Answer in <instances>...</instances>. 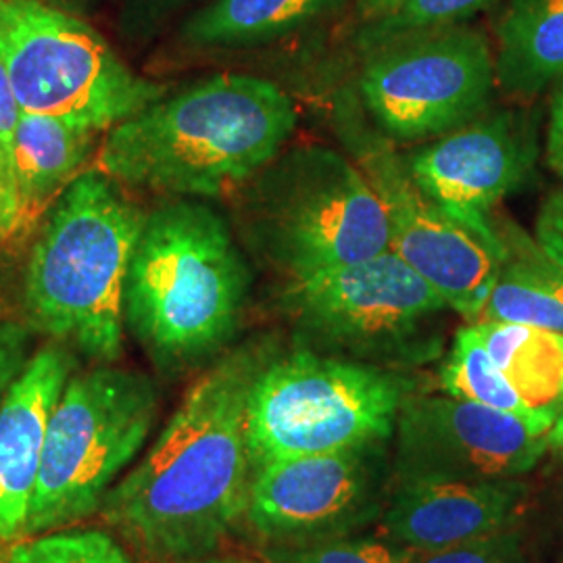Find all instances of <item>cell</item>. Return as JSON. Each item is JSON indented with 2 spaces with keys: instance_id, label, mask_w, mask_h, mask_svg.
Segmentation results:
<instances>
[{
  "instance_id": "obj_1",
  "label": "cell",
  "mask_w": 563,
  "mask_h": 563,
  "mask_svg": "<svg viewBox=\"0 0 563 563\" xmlns=\"http://www.w3.org/2000/svg\"><path fill=\"white\" fill-rule=\"evenodd\" d=\"M272 355L260 342L222 353L188 388L142 462L107 493L102 520L146 562L213 555L244 520L255 476L246 407Z\"/></svg>"
},
{
  "instance_id": "obj_2",
  "label": "cell",
  "mask_w": 563,
  "mask_h": 563,
  "mask_svg": "<svg viewBox=\"0 0 563 563\" xmlns=\"http://www.w3.org/2000/svg\"><path fill=\"white\" fill-rule=\"evenodd\" d=\"M295 128L297 107L280 86L220 74L113 125L97 172L180 199H218L274 162Z\"/></svg>"
},
{
  "instance_id": "obj_3",
  "label": "cell",
  "mask_w": 563,
  "mask_h": 563,
  "mask_svg": "<svg viewBox=\"0 0 563 563\" xmlns=\"http://www.w3.org/2000/svg\"><path fill=\"white\" fill-rule=\"evenodd\" d=\"M251 269L218 211L176 199L144 213L128 276L125 328L163 374L220 357L234 339Z\"/></svg>"
},
{
  "instance_id": "obj_4",
  "label": "cell",
  "mask_w": 563,
  "mask_h": 563,
  "mask_svg": "<svg viewBox=\"0 0 563 563\" xmlns=\"http://www.w3.org/2000/svg\"><path fill=\"white\" fill-rule=\"evenodd\" d=\"M144 211L115 180L86 172L51 205L23 274L30 325L95 362L123 351L125 276Z\"/></svg>"
},
{
  "instance_id": "obj_5",
  "label": "cell",
  "mask_w": 563,
  "mask_h": 563,
  "mask_svg": "<svg viewBox=\"0 0 563 563\" xmlns=\"http://www.w3.org/2000/svg\"><path fill=\"white\" fill-rule=\"evenodd\" d=\"M244 188L251 246L286 280L390 249L378 195L357 163L328 146L282 151Z\"/></svg>"
},
{
  "instance_id": "obj_6",
  "label": "cell",
  "mask_w": 563,
  "mask_h": 563,
  "mask_svg": "<svg viewBox=\"0 0 563 563\" xmlns=\"http://www.w3.org/2000/svg\"><path fill=\"white\" fill-rule=\"evenodd\" d=\"M416 384L401 369L299 346L272 355L249 395L246 437L255 470L395 437Z\"/></svg>"
},
{
  "instance_id": "obj_7",
  "label": "cell",
  "mask_w": 563,
  "mask_h": 563,
  "mask_svg": "<svg viewBox=\"0 0 563 563\" xmlns=\"http://www.w3.org/2000/svg\"><path fill=\"white\" fill-rule=\"evenodd\" d=\"M157 411V388L141 372L99 365L74 374L48 422L23 537L97 514L113 481L141 453Z\"/></svg>"
},
{
  "instance_id": "obj_8",
  "label": "cell",
  "mask_w": 563,
  "mask_h": 563,
  "mask_svg": "<svg viewBox=\"0 0 563 563\" xmlns=\"http://www.w3.org/2000/svg\"><path fill=\"white\" fill-rule=\"evenodd\" d=\"M286 318L305 346L355 362L399 369L439 351L443 297L395 251L286 280Z\"/></svg>"
},
{
  "instance_id": "obj_9",
  "label": "cell",
  "mask_w": 563,
  "mask_h": 563,
  "mask_svg": "<svg viewBox=\"0 0 563 563\" xmlns=\"http://www.w3.org/2000/svg\"><path fill=\"white\" fill-rule=\"evenodd\" d=\"M0 67L25 113L113 128L163 99L97 30L46 0H0Z\"/></svg>"
},
{
  "instance_id": "obj_10",
  "label": "cell",
  "mask_w": 563,
  "mask_h": 563,
  "mask_svg": "<svg viewBox=\"0 0 563 563\" xmlns=\"http://www.w3.org/2000/svg\"><path fill=\"white\" fill-rule=\"evenodd\" d=\"M360 90L386 139L434 141L490 109L495 53L463 23L407 34L367 48Z\"/></svg>"
},
{
  "instance_id": "obj_11",
  "label": "cell",
  "mask_w": 563,
  "mask_h": 563,
  "mask_svg": "<svg viewBox=\"0 0 563 563\" xmlns=\"http://www.w3.org/2000/svg\"><path fill=\"white\" fill-rule=\"evenodd\" d=\"M342 136L363 176L383 202L390 251L428 282L453 313L478 322L501 262V241L493 225L462 222L426 195L409 176L405 159L383 132L344 121Z\"/></svg>"
},
{
  "instance_id": "obj_12",
  "label": "cell",
  "mask_w": 563,
  "mask_h": 563,
  "mask_svg": "<svg viewBox=\"0 0 563 563\" xmlns=\"http://www.w3.org/2000/svg\"><path fill=\"white\" fill-rule=\"evenodd\" d=\"M386 443L288 457L255 470L244 522L280 549L353 537L383 516Z\"/></svg>"
},
{
  "instance_id": "obj_13",
  "label": "cell",
  "mask_w": 563,
  "mask_h": 563,
  "mask_svg": "<svg viewBox=\"0 0 563 563\" xmlns=\"http://www.w3.org/2000/svg\"><path fill=\"white\" fill-rule=\"evenodd\" d=\"M555 416L523 418L481 402L411 393L395 428L393 478H522L551 449Z\"/></svg>"
},
{
  "instance_id": "obj_14",
  "label": "cell",
  "mask_w": 563,
  "mask_h": 563,
  "mask_svg": "<svg viewBox=\"0 0 563 563\" xmlns=\"http://www.w3.org/2000/svg\"><path fill=\"white\" fill-rule=\"evenodd\" d=\"M402 159L426 195L462 222L488 228L493 209L530 176L537 139L522 113L486 109Z\"/></svg>"
},
{
  "instance_id": "obj_15",
  "label": "cell",
  "mask_w": 563,
  "mask_h": 563,
  "mask_svg": "<svg viewBox=\"0 0 563 563\" xmlns=\"http://www.w3.org/2000/svg\"><path fill=\"white\" fill-rule=\"evenodd\" d=\"M528 488L520 478H393L380 526L407 551H441L499 534L518 520Z\"/></svg>"
},
{
  "instance_id": "obj_16",
  "label": "cell",
  "mask_w": 563,
  "mask_h": 563,
  "mask_svg": "<svg viewBox=\"0 0 563 563\" xmlns=\"http://www.w3.org/2000/svg\"><path fill=\"white\" fill-rule=\"evenodd\" d=\"M74 374V351L60 342L44 344L0 402V547L23 537L48 422Z\"/></svg>"
},
{
  "instance_id": "obj_17",
  "label": "cell",
  "mask_w": 563,
  "mask_h": 563,
  "mask_svg": "<svg viewBox=\"0 0 563 563\" xmlns=\"http://www.w3.org/2000/svg\"><path fill=\"white\" fill-rule=\"evenodd\" d=\"M493 225L501 241V262L478 322L520 323L563 334L562 265L516 223L493 218Z\"/></svg>"
},
{
  "instance_id": "obj_18",
  "label": "cell",
  "mask_w": 563,
  "mask_h": 563,
  "mask_svg": "<svg viewBox=\"0 0 563 563\" xmlns=\"http://www.w3.org/2000/svg\"><path fill=\"white\" fill-rule=\"evenodd\" d=\"M99 132L71 121L21 113L15 130L13 176L20 202V232H27L44 209L80 176Z\"/></svg>"
},
{
  "instance_id": "obj_19",
  "label": "cell",
  "mask_w": 563,
  "mask_h": 563,
  "mask_svg": "<svg viewBox=\"0 0 563 563\" xmlns=\"http://www.w3.org/2000/svg\"><path fill=\"white\" fill-rule=\"evenodd\" d=\"M497 90L537 99L563 80V0H507L497 23Z\"/></svg>"
},
{
  "instance_id": "obj_20",
  "label": "cell",
  "mask_w": 563,
  "mask_h": 563,
  "mask_svg": "<svg viewBox=\"0 0 563 563\" xmlns=\"http://www.w3.org/2000/svg\"><path fill=\"white\" fill-rule=\"evenodd\" d=\"M342 0H213L186 21L197 46H246L274 41L341 7Z\"/></svg>"
},
{
  "instance_id": "obj_21",
  "label": "cell",
  "mask_w": 563,
  "mask_h": 563,
  "mask_svg": "<svg viewBox=\"0 0 563 563\" xmlns=\"http://www.w3.org/2000/svg\"><path fill=\"white\" fill-rule=\"evenodd\" d=\"M497 367L530 407L555 413L563 397V334L520 323L476 322Z\"/></svg>"
},
{
  "instance_id": "obj_22",
  "label": "cell",
  "mask_w": 563,
  "mask_h": 563,
  "mask_svg": "<svg viewBox=\"0 0 563 563\" xmlns=\"http://www.w3.org/2000/svg\"><path fill=\"white\" fill-rule=\"evenodd\" d=\"M441 388L451 397L481 402L523 418L555 416L537 411L526 402L497 363L493 362L476 323H467L457 330L449 357L441 367Z\"/></svg>"
},
{
  "instance_id": "obj_23",
  "label": "cell",
  "mask_w": 563,
  "mask_h": 563,
  "mask_svg": "<svg viewBox=\"0 0 563 563\" xmlns=\"http://www.w3.org/2000/svg\"><path fill=\"white\" fill-rule=\"evenodd\" d=\"M0 563H132L123 547L102 530H69L2 544Z\"/></svg>"
},
{
  "instance_id": "obj_24",
  "label": "cell",
  "mask_w": 563,
  "mask_h": 563,
  "mask_svg": "<svg viewBox=\"0 0 563 563\" xmlns=\"http://www.w3.org/2000/svg\"><path fill=\"white\" fill-rule=\"evenodd\" d=\"M495 0H402L401 4L378 20L367 21L362 46L367 51L399 36L423 30L460 25L490 7Z\"/></svg>"
},
{
  "instance_id": "obj_25",
  "label": "cell",
  "mask_w": 563,
  "mask_h": 563,
  "mask_svg": "<svg viewBox=\"0 0 563 563\" xmlns=\"http://www.w3.org/2000/svg\"><path fill=\"white\" fill-rule=\"evenodd\" d=\"M407 549L369 537H342L323 543L280 549L278 563H405Z\"/></svg>"
},
{
  "instance_id": "obj_26",
  "label": "cell",
  "mask_w": 563,
  "mask_h": 563,
  "mask_svg": "<svg viewBox=\"0 0 563 563\" xmlns=\"http://www.w3.org/2000/svg\"><path fill=\"white\" fill-rule=\"evenodd\" d=\"M405 563H530L511 530L441 551H409Z\"/></svg>"
},
{
  "instance_id": "obj_27",
  "label": "cell",
  "mask_w": 563,
  "mask_h": 563,
  "mask_svg": "<svg viewBox=\"0 0 563 563\" xmlns=\"http://www.w3.org/2000/svg\"><path fill=\"white\" fill-rule=\"evenodd\" d=\"M30 360V328L15 322L0 323V402L18 380Z\"/></svg>"
},
{
  "instance_id": "obj_28",
  "label": "cell",
  "mask_w": 563,
  "mask_h": 563,
  "mask_svg": "<svg viewBox=\"0 0 563 563\" xmlns=\"http://www.w3.org/2000/svg\"><path fill=\"white\" fill-rule=\"evenodd\" d=\"M534 239L544 253L563 267V188L553 190L539 209L534 222Z\"/></svg>"
},
{
  "instance_id": "obj_29",
  "label": "cell",
  "mask_w": 563,
  "mask_h": 563,
  "mask_svg": "<svg viewBox=\"0 0 563 563\" xmlns=\"http://www.w3.org/2000/svg\"><path fill=\"white\" fill-rule=\"evenodd\" d=\"M20 232V202L15 192L13 155L0 144V249L11 244Z\"/></svg>"
},
{
  "instance_id": "obj_30",
  "label": "cell",
  "mask_w": 563,
  "mask_h": 563,
  "mask_svg": "<svg viewBox=\"0 0 563 563\" xmlns=\"http://www.w3.org/2000/svg\"><path fill=\"white\" fill-rule=\"evenodd\" d=\"M544 155L547 165L563 178V80L558 81V88L551 99Z\"/></svg>"
},
{
  "instance_id": "obj_31",
  "label": "cell",
  "mask_w": 563,
  "mask_h": 563,
  "mask_svg": "<svg viewBox=\"0 0 563 563\" xmlns=\"http://www.w3.org/2000/svg\"><path fill=\"white\" fill-rule=\"evenodd\" d=\"M21 113L23 109L13 92V86L7 78L4 69L0 67V144L9 155L15 153V130H18Z\"/></svg>"
},
{
  "instance_id": "obj_32",
  "label": "cell",
  "mask_w": 563,
  "mask_h": 563,
  "mask_svg": "<svg viewBox=\"0 0 563 563\" xmlns=\"http://www.w3.org/2000/svg\"><path fill=\"white\" fill-rule=\"evenodd\" d=\"M401 2L402 0H357V9L363 20L374 21L395 11Z\"/></svg>"
},
{
  "instance_id": "obj_33",
  "label": "cell",
  "mask_w": 563,
  "mask_h": 563,
  "mask_svg": "<svg viewBox=\"0 0 563 563\" xmlns=\"http://www.w3.org/2000/svg\"><path fill=\"white\" fill-rule=\"evenodd\" d=\"M549 443H551L553 451L563 453V401L560 402V407H558V411H555V422L551 426Z\"/></svg>"
},
{
  "instance_id": "obj_34",
  "label": "cell",
  "mask_w": 563,
  "mask_h": 563,
  "mask_svg": "<svg viewBox=\"0 0 563 563\" xmlns=\"http://www.w3.org/2000/svg\"><path fill=\"white\" fill-rule=\"evenodd\" d=\"M46 2L53 4V7H59L63 11L76 13V11H81L84 7H88L92 0H46Z\"/></svg>"
},
{
  "instance_id": "obj_35",
  "label": "cell",
  "mask_w": 563,
  "mask_h": 563,
  "mask_svg": "<svg viewBox=\"0 0 563 563\" xmlns=\"http://www.w3.org/2000/svg\"><path fill=\"white\" fill-rule=\"evenodd\" d=\"M184 563H257L249 562V560H236V558H213V555H207V558H199V560H192V562Z\"/></svg>"
}]
</instances>
